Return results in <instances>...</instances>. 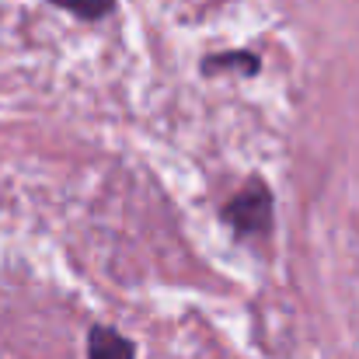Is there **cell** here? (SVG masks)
Here are the masks:
<instances>
[{"label":"cell","instance_id":"cell-1","mask_svg":"<svg viewBox=\"0 0 359 359\" xmlns=\"http://www.w3.org/2000/svg\"><path fill=\"white\" fill-rule=\"evenodd\" d=\"M220 220L234 231L238 241H262L272 234L276 227V206H272V192L262 178H251L244 182V189H238L224 210H220Z\"/></svg>","mask_w":359,"mask_h":359},{"label":"cell","instance_id":"cell-2","mask_svg":"<svg viewBox=\"0 0 359 359\" xmlns=\"http://www.w3.org/2000/svg\"><path fill=\"white\" fill-rule=\"evenodd\" d=\"M88 359H136V346L112 325H95L88 335Z\"/></svg>","mask_w":359,"mask_h":359},{"label":"cell","instance_id":"cell-3","mask_svg":"<svg viewBox=\"0 0 359 359\" xmlns=\"http://www.w3.org/2000/svg\"><path fill=\"white\" fill-rule=\"evenodd\" d=\"M258 74V56L255 53H244V49H231V53H217V56H206L203 63V74Z\"/></svg>","mask_w":359,"mask_h":359},{"label":"cell","instance_id":"cell-4","mask_svg":"<svg viewBox=\"0 0 359 359\" xmlns=\"http://www.w3.org/2000/svg\"><path fill=\"white\" fill-rule=\"evenodd\" d=\"M49 4L81 18V21H98V18H109L116 11V0H49Z\"/></svg>","mask_w":359,"mask_h":359}]
</instances>
